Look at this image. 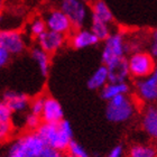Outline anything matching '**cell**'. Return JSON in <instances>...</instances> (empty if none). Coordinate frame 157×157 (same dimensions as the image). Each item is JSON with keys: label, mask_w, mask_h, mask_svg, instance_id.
<instances>
[{"label": "cell", "mask_w": 157, "mask_h": 157, "mask_svg": "<svg viewBox=\"0 0 157 157\" xmlns=\"http://www.w3.org/2000/svg\"><path fill=\"white\" fill-rule=\"evenodd\" d=\"M47 30V26H46L45 20L40 18V17H36L34 18L29 24V33L33 37H38L42 34H44Z\"/></svg>", "instance_id": "obj_22"}, {"label": "cell", "mask_w": 157, "mask_h": 157, "mask_svg": "<svg viewBox=\"0 0 157 157\" xmlns=\"http://www.w3.org/2000/svg\"><path fill=\"white\" fill-rule=\"evenodd\" d=\"M107 67H108L110 83H124L128 76L130 75L129 63H128V59L126 57L116 59L109 65H107Z\"/></svg>", "instance_id": "obj_13"}, {"label": "cell", "mask_w": 157, "mask_h": 157, "mask_svg": "<svg viewBox=\"0 0 157 157\" xmlns=\"http://www.w3.org/2000/svg\"><path fill=\"white\" fill-rule=\"evenodd\" d=\"M128 63H129L130 75L138 80L151 75L157 65L151 53L144 51L131 54L128 59Z\"/></svg>", "instance_id": "obj_4"}, {"label": "cell", "mask_w": 157, "mask_h": 157, "mask_svg": "<svg viewBox=\"0 0 157 157\" xmlns=\"http://www.w3.org/2000/svg\"><path fill=\"white\" fill-rule=\"evenodd\" d=\"M36 40L38 47H40L43 51H45L48 54H53V53L57 52L59 49H61L64 46L66 38L65 35L47 29L45 33L37 37Z\"/></svg>", "instance_id": "obj_10"}, {"label": "cell", "mask_w": 157, "mask_h": 157, "mask_svg": "<svg viewBox=\"0 0 157 157\" xmlns=\"http://www.w3.org/2000/svg\"><path fill=\"white\" fill-rule=\"evenodd\" d=\"M47 26V29L55 32V33L67 35L73 29L72 23L69 19V17L59 9H52L45 15L44 18Z\"/></svg>", "instance_id": "obj_6"}, {"label": "cell", "mask_w": 157, "mask_h": 157, "mask_svg": "<svg viewBox=\"0 0 157 157\" xmlns=\"http://www.w3.org/2000/svg\"><path fill=\"white\" fill-rule=\"evenodd\" d=\"M13 113L24 112L30 105L29 99L25 93L13 90H7L2 94V101Z\"/></svg>", "instance_id": "obj_11"}, {"label": "cell", "mask_w": 157, "mask_h": 157, "mask_svg": "<svg viewBox=\"0 0 157 157\" xmlns=\"http://www.w3.org/2000/svg\"><path fill=\"white\" fill-rule=\"evenodd\" d=\"M148 49H149V53L151 54V56L157 59V28L153 30L149 35Z\"/></svg>", "instance_id": "obj_27"}, {"label": "cell", "mask_w": 157, "mask_h": 157, "mask_svg": "<svg viewBox=\"0 0 157 157\" xmlns=\"http://www.w3.org/2000/svg\"><path fill=\"white\" fill-rule=\"evenodd\" d=\"M156 151H157V149H156Z\"/></svg>", "instance_id": "obj_33"}, {"label": "cell", "mask_w": 157, "mask_h": 157, "mask_svg": "<svg viewBox=\"0 0 157 157\" xmlns=\"http://www.w3.org/2000/svg\"><path fill=\"white\" fill-rule=\"evenodd\" d=\"M135 112H136L135 102L127 94H122L108 101L105 108V117L111 122L121 124L130 120Z\"/></svg>", "instance_id": "obj_3"}, {"label": "cell", "mask_w": 157, "mask_h": 157, "mask_svg": "<svg viewBox=\"0 0 157 157\" xmlns=\"http://www.w3.org/2000/svg\"><path fill=\"white\" fill-rule=\"evenodd\" d=\"M45 148V143L36 131H29L16 138L2 157H39Z\"/></svg>", "instance_id": "obj_1"}, {"label": "cell", "mask_w": 157, "mask_h": 157, "mask_svg": "<svg viewBox=\"0 0 157 157\" xmlns=\"http://www.w3.org/2000/svg\"><path fill=\"white\" fill-rule=\"evenodd\" d=\"M99 42H100V39L95 36L91 30L85 29V28L74 30L70 37V44L75 49H83L86 47H91V46L97 45Z\"/></svg>", "instance_id": "obj_14"}, {"label": "cell", "mask_w": 157, "mask_h": 157, "mask_svg": "<svg viewBox=\"0 0 157 157\" xmlns=\"http://www.w3.org/2000/svg\"><path fill=\"white\" fill-rule=\"evenodd\" d=\"M67 151H69V155H71L73 157H90L89 153L85 151V148L75 140H73L70 144Z\"/></svg>", "instance_id": "obj_24"}, {"label": "cell", "mask_w": 157, "mask_h": 157, "mask_svg": "<svg viewBox=\"0 0 157 157\" xmlns=\"http://www.w3.org/2000/svg\"><path fill=\"white\" fill-rule=\"evenodd\" d=\"M109 83V73L108 67L102 64L95 70L88 80V88L91 90H101Z\"/></svg>", "instance_id": "obj_17"}, {"label": "cell", "mask_w": 157, "mask_h": 157, "mask_svg": "<svg viewBox=\"0 0 157 157\" xmlns=\"http://www.w3.org/2000/svg\"><path fill=\"white\" fill-rule=\"evenodd\" d=\"M13 134V122L9 124H0V138L6 140Z\"/></svg>", "instance_id": "obj_28"}, {"label": "cell", "mask_w": 157, "mask_h": 157, "mask_svg": "<svg viewBox=\"0 0 157 157\" xmlns=\"http://www.w3.org/2000/svg\"><path fill=\"white\" fill-rule=\"evenodd\" d=\"M73 141V130L72 126L70 124L69 120L61 121L57 124V130H56L55 137L53 139L52 144L49 147L55 148L59 151H67L70 144Z\"/></svg>", "instance_id": "obj_9"}, {"label": "cell", "mask_w": 157, "mask_h": 157, "mask_svg": "<svg viewBox=\"0 0 157 157\" xmlns=\"http://www.w3.org/2000/svg\"><path fill=\"white\" fill-rule=\"evenodd\" d=\"M30 55H32L34 61L36 62L42 76L46 78L49 72V54L46 53L45 51H43L40 47L36 46V47L32 48Z\"/></svg>", "instance_id": "obj_18"}, {"label": "cell", "mask_w": 157, "mask_h": 157, "mask_svg": "<svg viewBox=\"0 0 157 157\" xmlns=\"http://www.w3.org/2000/svg\"><path fill=\"white\" fill-rule=\"evenodd\" d=\"M157 151L149 145H134L129 151V157H156Z\"/></svg>", "instance_id": "obj_21"}, {"label": "cell", "mask_w": 157, "mask_h": 157, "mask_svg": "<svg viewBox=\"0 0 157 157\" xmlns=\"http://www.w3.org/2000/svg\"><path fill=\"white\" fill-rule=\"evenodd\" d=\"M141 124L148 136L157 139V105H148L145 109Z\"/></svg>", "instance_id": "obj_15"}, {"label": "cell", "mask_w": 157, "mask_h": 157, "mask_svg": "<svg viewBox=\"0 0 157 157\" xmlns=\"http://www.w3.org/2000/svg\"><path fill=\"white\" fill-rule=\"evenodd\" d=\"M24 121H25V126H26L27 129H29V130H35V131L38 129V127L43 122L42 118L39 117V116L34 115V113H32V112L27 113L25 119H24Z\"/></svg>", "instance_id": "obj_23"}, {"label": "cell", "mask_w": 157, "mask_h": 157, "mask_svg": "<svg viewBox=\"0 0 157 157\" xmlns=\"http://www.w3.org/2000/svg\"><path fill=\"white\" fill-rule=\"evenodd\" d=\"M64 157H73V156H71V155H67V156H64Z\"/></svg>", "instance_id": "obj_32"}, {"label": "cell", "mask_w": 157, "mask_h": 157, "mask_svg": "<svg viewBox=\"0 0 157 157\" xmlns=\"http://www.w3.org/2000/svg\"><path fill=\"white\" fill-rule=\"evenodd\" d=\"M43 122L59 124L64 120V111L61 103L53 97H46L44 103V110L40 116Z\"/></svg>", "instance_id": "obj_12"}, {"label": "cell", "mask_w": 157, "mask_h": 157, "mask_svg": "<svg viewBox=\"0 0 157 157\" xmlns=\"http://www.w3.org/2000/svg\"><path fill=\"white\" fill-rule=\"evenodd\" d=\"M107 157H124V146L122 145H116L111 148V151L108 153Z\"/></svg>", "instance_id": "obj_31"}, {"label": "cell", "mask_w": 157, "mask_h": 157, "mask_svg": "<svg viewBox=\"0 0 157 157\" xmlns=\"http://www.w3.org/2000/svg\"><path fill=\"white\" fill-rule=\"evenodd\" d=\"M10 56H11V54L6 48L0 47V66L7 65L10 61Z\"/></svg>", "instance_id": "obj_30"}, {"label": "cell", "mask_w": 157, "mask_h": 157, "mask_svg": "<svg viewBox=\"0 0 157 157\" xmlns=\"http://www.w3.org/2000/svg\"><path fill=\"white\" fill-rule=\"evenodd\" d=\"M136 91L141 101L151 103L157 100V65L154 72L145 78L136 82Z\"/></svg>", "instance_id": "obj_8"}, {"label": "cell", "mask_w": 157, "mask_h": 157, "mask_svg": "<svg viewBox=\"0 0 157 157\" xmlns=\"http://www.w3.org/2000/svg\"><path fill=\"white\" fill-rule=\"evenodd\" d=\"M90 30L100 40H103V42L112 34L111 30H110V27H109V24L92 16L90 18Z\"/></svg>", "instance_id": "obj_20"}, {"label": "cell", "mask_w": 157, "mask_h": 157, "mask_svg": "<svg viewBox=\"0 0 157 157\" xmlns=\"http://www.w3.org/2000/svg\"><path fill=\"white\" fill-rule=\"evenodd\" d=\"M59 9L69 17L74 30L84 28L91 18L90 0H61Z\"/></svg>", "instance_id": "obj_2"}, {"label": "cell", "mask_w": 157, "mask_h": 157, "mask_svg": "<svg viewBox=\"0 0 157 157\" xmlns=\"http://www.w3.org/2000/svg\"><path fill=\"white\" fill-rule=\"evenodd\" d=\"M13 112L3 102L0 103V124L13 122Z\"/></svg>", "instance_id": "obj_26"}, {"label": "cell", "mask_w": 157, "mask_h": 157, "mask_svg": "<svg viewBox=\"0 0 157 157\" xmlns=\"http://www.w3.org/2000/svg\"><path fill=\"white\" fill-rule=\"evenodd\" d=\"M90 9L92 17H95L105 23L111 24L115 20L113 13L105 0H90Z\"/></svg>", "instance_id": "obj_16"}, {"label": "cell", "mask_w": 157, "mask_h": 157, "mask_svg": "<svg viewBox=\"0 0 157 157\" xmlns=\"http://www.w3.org/2000/svg\"><path fill=\"white\" fill-rule=\"evenodd\" d=\"M126 52H127V48H126V38L124 34L119 32L112 33L105 40V45L101 53L102 64L107 66L116 59H122L124 57Z\"/></svg>", "instance_id": "obj_5"}, {"label": "cell", "mask_w": 157, "mask_h": 157, "mask_svg": "<svg viewBox=\"0 0 157 157\" xmlns=\"http://www.w3.org/2000/svg\"><path fill=\"white\" fill-rule=\"evenodd\" d=\"M44 103H45V98L44 97H37V98H35L33 101L30 102V112L40 117L43 113V110H44Z\"/></svg>", "instance_id": "obj_25"}, {"label": "cell", "mask_w": 157, "mask_h": 157, "mask_svg": "<svg viewBox=\"0 0 157 157\" xmlns=\"http://www.w3.org/2000/svg\"><path fill=\"white\" fill-rule=\"evenodd\" d=\"M129 91V85L124 82V83H110L105 85V88L101 89V98L105 101H110L113 98L118 95L127 94Z\"/></svg>", "instance_id": "obj_19"}, {"label": "cell", "mask_w": 157, "mask_h": 157, "mask_svg": "<svg viewBox=\"0 0 157 157\" xmlns=\"http://www.w3.org/2000/svg\"><path fill=\"white\" fill-rule=\"evenodd\" d=\"M0 47L6 48L11 55H19L26 48V42L18 30L3 29L0 32Z\"/></svg>", "instance_id": "obj_7"}, {"label": "cell", "mask_w": 157, "mask_h": 157, "mask_svg": "<svg viewBox=\"0 0 157 157\" xmlns=\"http://www.w3.org/2000/svg\"><path fill=\"white\" fill-rule=\"evenodd\" d=\"M39 157H64V156H63L62 151H57V149H55V148L46 146V148L44 149V151L40 154Z\"/></svg>", "instance_id": "obj_29"}]
</instances>
